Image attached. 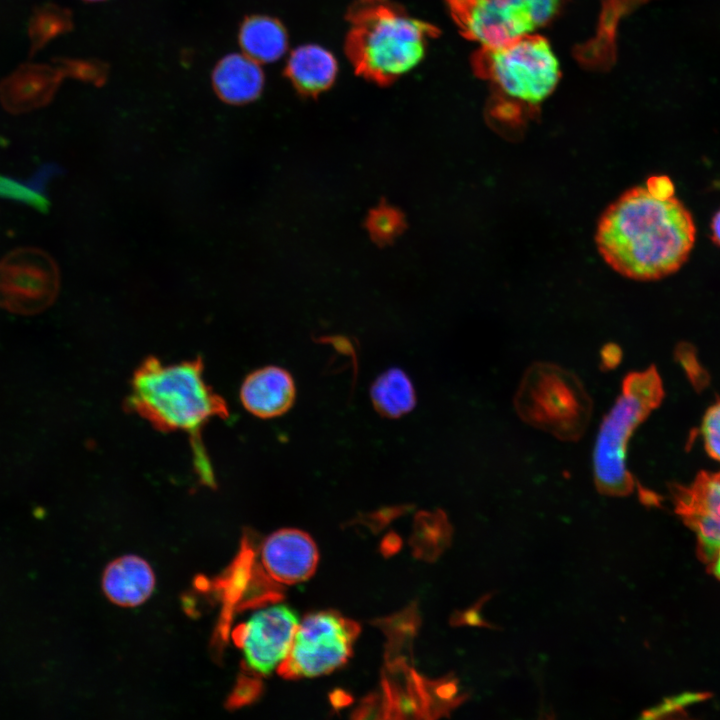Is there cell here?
<instances>
[{
    "label": "cell",
    "mask_w": 720,
    "mask_h": 720,
    "mask_svg": "<svg viewBox=\"0 0 720 720\" xmlns=\"http://www.w3.org/2000/svg\"><path fill=\"white\" fill-rule=\"evenodd\" d=\"M695 236L693 217L681 201L636 186L602 213L595 243L617 273L650 281L679 270L690 255Z\"/></svg>",
    "instance_id": "1"
},
{
    "label": "cell",
    "mask_w": 720,
    "mask_h": 720,
    "mask_svg": "<svg viewBox=\"0 0 720 720\" xmlns=\"http://www.w3.org/2000/svg\"><path fill=\"white\" fill-rule=\"evenodd\" d=\"M203 373L201 357L165 364L149 356L132 374L124 408L161 432L186 433L195 472L203 484L214 487V472L201 434L211 420L228 418L229 409Z\"/></svg>",
    "instance_id": "2"
},
{
    "label": "cell",
    "mask_w": 720,
    "mask_h": 720,
    "mask_svg": "<svg viewBox=\"0 0 720 720\" xmlns=\"http://www.w3.org/2000/svg\"><path fill=\"white\" fill-rule=\"evenodd\" d=\"M344 50L359 76L380 86L395 82L424 57L439 29L391 0H355Z\"/></svg>",
    "instance_id": "3"
},
{
    "label": "cell",
    "mask_w": 720,
    "mask_h": 720,
    "mask_svg": "<svg viewBox=\"0 0 720 720\" xmlns=\"http://www.w3.org/2000/svg\"><path fill=\"white\" fill-rule=\"evenodd\" d=\"M663 397V383L654 366L623 379L621 394L603 418L593 450L594 482L601 494L622 497L633 492L635 481L626 461L628 443Z\"/></svg>",
    "instance_id": "4"
},
{
    "label": "cell",
    "mask_w": 720,
    "mask_h": 720,
    "mask_svg": "<svg viewBox=\"0 0 720 720\" xmlns=\"http://www.w3.org/2000/svg\"><path fill=\"white\" fill-rule=\"evenodd\" d=\"M522 421L563 441H577L592 415V400L576 374L549 362L530 365L514 396Z\"/></svg>",
    "instance_id": "5"
},
{
    "label": "cell",
    "mask_w": 720,
    "mask_h": 720,
    "mask_svg": "<svg viewBox=\"0 0 720 720\" xmlns=\"http://www.w3.org/2000/svg\"><path fill=\"white\" fill-rule=\"evenodd\" d=\"M473 67L506 96L529 105L544 101L560 77L559 62L549 42L532 34L497 47H481L473 57Z\"/></svg>",
    "instance_id": "6"
},
{
    "label": "cell",
    "mask_w": 720,
    "mask_h": 720,
    "mask_svg": "<svg viewBox=\"0 0 720 720\" xmlns=\"http://www.w3.org/2000/svg\"><path fill=\"white\" fill-rule=\"evenodd\" d=\"M359 625L333 611L311 613L299 622L291 648L277 668L288 679L324 675L342 666L352 653Z\"/></svg>",
    "instance_id": "7"
},
{
    "label": "cell",
    "mask_w": 720,
    "mask_h": 720,
    "mask_svg": "<svg viewBox=\"0 0 720 720\" xmlns=\"http://www.w3.org/2000/svg\"><path fill=\"white\" fill-rule=\"evenodd\" d=\"M54 260L36 248H20L0 260V307L34 315L47 309L59 290Z\"/></svg>",
    "instance_id": "8"
},
{
    "label": "cell",
    "mask_w": 720,
    "mask_h": 720,
    "mask_svg": "<svg viewBox=\"0 0 720 720\" xmlns=\"http://www.w3.org/2000/svg\"><path fill=\"white\" fill-rule=\"evenodd\" d=\"M299 622L295 611L284 604L254 612L238 632L247 666L261 675L277 669L289 653Z\"/></svg>",
    "instance_id": "9"
},
{
    "label": "cell",
    "mask_w": 720,
    "mask_h": 720,
    "mask_svg": "<svg viewBox=\"0 0 720 720\" xmlns=\"http://www.w3.org/2000/svg\"><path fill=\"white\" fill-rule=\"evenodd\" d=\"M670 490L675 513L695 533L697 554L709 564L720 549V470L701 471Z\"/></svg>",
    "instance_id": "10"
},
{
    "label": "cell",
    "mask_w": 720,
    "mask_h": 720,
    "mask_svg": "<svg viewBox=\"0 0 720 720\" xmlns=\"http://www.w3.org/2000/svg\"><path fill=\"white\" fill-rule=\"evenodd\" d=\"M561 0H481L480 19L488 41L502 45L547 23Z\"/></svg>",
    "instance_id": "11"
},
{
    "label": "cell",
    "mask_w": 720,
    "mask_h": 720,
    "mask_svg": "<svg viewBox=\"0 0 720 720\" xmlns=\"http://www.w3.org/2000/svg\"><path fill=\"white\" fill-rule=\"evenodd\" d=\"M260 556L267 574L274 581L288 585L310 578L319 559L313 539L293 528L270 534L262 544Z\"/></svg>",
    "instance_id": "12"
},
{
    "label": "cell",
    "mask_w": 720,
    "mask_h": 720,
    "mask_svg": "<svg viewBox=\"0 0 720 720\" xmlns=\"http://www.w3.org/2000/svg\"><path fill=\"white\" fill-rule=\"evenodd\" d=\"M296 387L284 368L266 366L249 373L240 388V400L252 415L270 419L285 414L294 404Z\"/></svg>",
    "instance_id": "13"
},
{
    "label": "cell",
    "mask_w": 720,
    "mask_h": 720,
    "mask_svg": "<svg viewBox=\"0 0 720 720\" xmlns=\"http://www.w3.org/2000/svg\"><path fill=\"white\" fill-rule=\"evenodd\" d=\"M155 574L142 557L128 554L111 561L104 569L101 586L113 604L132 608L147 601L155 588Z\"/></svg>",
    "instance_id": "14"
},
{
    "label": "cell",
    "mask_w": 720,
    "mask_h": 720,
    "mask_svg": "<svg viewBox=\"0 0 720 720\" xmlns=\"http://www.w3.org/2000/svg\"><path fill=\"white\" fill-rule=\"evenodd\" d=\"M216 95L225 103L243 105L257 99L264 86L260 64L244 53L226 55L212 72Z\"/></svg>",
    "instance_id": "15"
},
{
    "label": "cell",
    "mask_w": 720,
    "mask_h": 720,
    "mask_svg": "<svg viewBox=\"0 0 720 720\" xmlns=\"http://www.w3.org/2000/svg\"><path fill=\"white\" fill-rule=\"evenodd\" d=\"M284 74L300 94L316 97L334 83L337 62L326 49L305 45L291 53Z\"/></svg>",
    "instance_id": "16"
},
{
    "label": "cell",
    "mask_w": 720,
    "mask_h": 720,
    "mask_svg": "<svg viewBox=\"0 0 720 720\" xmlns=\"http://www.w3.org/2000/svg\"><path fill=\"white\" fill-rule=\"evenodd\" d=\"M238 39L242 52L259 64L278 60L288 47L282 23L263 15L247 17L240 26Z\"/></svg>",
    "instance_id": "17"
},
{
    "label": "cell",
    "mask_w": 720,
    "mask_h": 720,
    "mask_svg": "<svg viewBox=\"0 0 720 720\" xmlns=\"http://www.w3.org/2000/svg\"><path fill=\"white\" fill-rule=\"evenodd\" d=\"M370 396L376 411L387 418H399L416 404L413 384L406 373L392 368L382 373L371 386Z\"/></svg>",
    "instance_id": "18"
},
{
    "label": "cell",
    "mask_w": 720,
    "mask_h": 720,
    "mask_svg": "<svg viewBox=\"0 0 720 720\" xmlns=\"http://www.w3.org/2000/svg\"><path fill=\"white\" fill-rule=\"evenodd\" d=\"M405 227L401 212L391 206L382 204L370 211L367 228L378 243L384 244L398 236Z\"/></svg>",
    "instance_id": "19"
},
{
    "label": "cell",
    "mask_w": 720,
    "mask_h": 720,
    "mask_svg": "<svg viewBox=\"0 0 720 720\" xmlns=\"http://www.w3.org/2000/svg\"><path fill=\"white\" fill-rule=\"evenodd\" d=\"M0 196L29 204L41 211H46L48 202L41 194L33 191L10 178L0 176Z\"/></svg>",
    "instance_id": "20"
},
{
    "label": "cell",
    "mask_w": 720,
    "mask_h": 720,
    "mask_svg": "<svg viewBox=\"0 0 720 720\" xmlns=\"http://www.w3.org/2000/svg\"><path fill=\"white\" fill-rule=\"evenodd\" d=\"M702 435L707 453L720 462V402L705 413Z\"/></svg>",
    "instance_id": "21"
},
{
    "label": "cell",
    "mask_w": 720,
    "mask_h": 720,
    "mask_svg": "<svg viewBox=\"0 0 720 720\" xmlns=\"http://www.w3.org/2000/svg\"><path fill=\"white\" fill-rule=\"evenodd\" d=\"M493 595L494 592L487 593L466 611L457 612L452 618V623L455 625H470L493 630L500 629L497 625L486 621L480 614L483 605L489 601Z\"/></svg>",
    "instance_id": "22"
},
{
    "label": "cell",
    "mask_w": 720,
    "mask_h": 720,
    "mask_svg": "<svg viewBox=\"0 0 720 720\" xmlns=\"http://www.w3.org/2000/svg\"><path fill=\"white\" fill-rule=\"evenodd\" d=\"M655 195L661 197L674 196V185L667 176H652L645 185Z\"/></svg>",
    "instance_id": "23"
},
{
    "label": "cell",
    "mask_w": 720,
    "mask_h": 720,
    "mask_svg": "<svg viewBox=\"0 0 720 720\" xmlns=\"http://www.w3.org/2000/svg\"><path fill=\"white\" fill-rule=\"evenodd\" d=\"M622 357L621 349L615 344H607L601 351V367L611 369L617 366Z\"/></svg>",
    "instance_id": "24"
},
{
    "label": "cell",
    "mask_w": 720,
    "mask_h": 720,
    "mask_svg": "<svg viewBox=\"0 0 720 720\" xmlns=\"http://www.w3.org/2000/svg\"><path fill=\"white\" fill-rule=\"evenodd\" d=\"M713 241L720 246V209L715 213L711 222Z\"/></svg>",
    "instance_id": "25"
},
{
    "label": "cell",
    "mask_w": 720,
    "mask_h": 720,
    "mask_svg": "<svg viewBox=\"0 0 720 720\" xmlns=\"http://www.w3.org/2000/svg\"><path fill=\"white\" fill-rule=\"evenodd\" d=\"M708 565L711 569L712 574L720 579V549Z\"/></svg>",
    "instance_id": "26"
},
{
    "label": "cell",
    "mask_w": 720,
    "mask_h": 720,
    "mask_svg": "<svg viewBox=\"0 0 720 720\" xmlns=\"http://www.w3.org/2000/svg\"><path fill=\"white\" fill-rule=\"evenodd\" d=\"M85 1H89V2H98V1H103V0H85Z\"/></svg>",
    "instance_id": "27"
},
{
    "label": "cell",
    "mask_w": 720,
    "mask_h": 720,
    "mask_svg": "<svg viewBox=\"0 0 720 720\" xmlns=\"http://www.w3.org/2000/svg\"><path fill=\"white\" fill-rule=\"evenodd\" d=\"M716 187L720 189V181L715 184Z\"/></svg>",
    "instance_id": "28"
}]
</instances>
